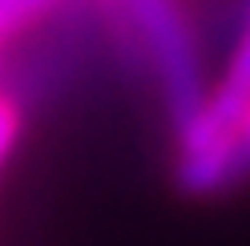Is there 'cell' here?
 Returning <instances> with one entry per match:
<instances>
[{
  "instance_id": "277c9868",
  "label": "cell",
  "mask_w": 250,
  "mask_h": 246,
  "mask_svg": "<svg viewBox=\"0 0 250 246\" xmlns=\"http://www.w3.org/2000/svg\"><path fill=\"white\" fill-rule=\"evenodd\" d=\"M24 121H28V105L8 89V73L0 81V170H4L8 153L17 149L21 133H24Z\"/></svg>"
},
{
  "instance_id": "7a4b0ae2",
  "label": "cell",
  "mask_w": 250,
  "mask_h": 246,
  "mask_svg": "<svg viewBox=\"0 0 250 246\" xmlns=\"http://www.w3.org/2000/svg\"><path fill=\"white\" fill-rule=\"evenodd\" d=\"M174 182L186 198H218L250 182V109L214 142L178 149Z\"/></svg>"
},
{
  "instance_id": "6da1fadb",
  "label": "cell",
  "mask_w": 250,
  "mask_h": 246,
  "mask_svg": "<svg viewBox=\"0 0 250 246\" xmlns=\"http://www.w3.org/2000/svg\"><path fill=\"white\" fill-rule=\"evenodd\" d=\"M101 24L121 44H129L137 61L153 73L166 117L182 133L206 101L198 41L186 20L182 0H93Z\"/></svg>"
},
{
  "instance_id": "3957f363",
  "label": "cell",
  "mask_w": 250,
  "mask_h": 246,
  "mask_svg": "<svg viewBox=\"0 0 250 246\" xmlns=\"http://www.w3.org/2000/svg\"><path fill=\"white\" fill-rule=\"evenodd\" d=\"M61 8H65V0H0V53H8L17 41L33 37Z\"/></svg>"
}]
</instances>
